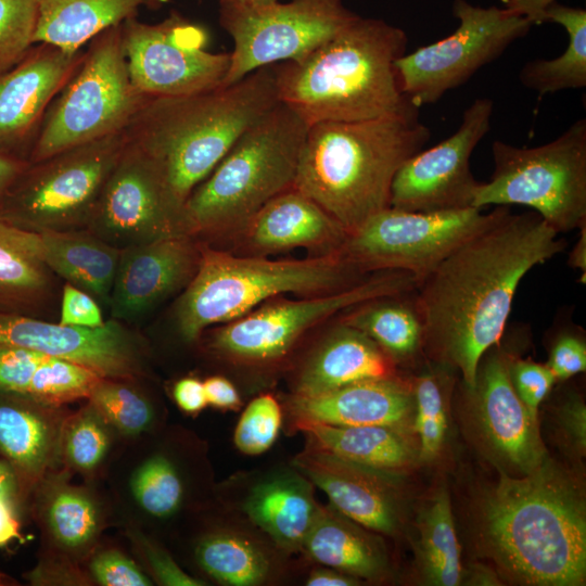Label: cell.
<instances>
[{"instance_id": "f6af8a7d", "label": "cell", "mask_w": 586, "mask_h": 586, "mask_svg": "<svg viewBox=\"0 0 586 586\" xmlns=\"http://www.w3.org/2000/svg\"><path fill=\"white\" fill-rule=\"evenodd\" d=\"M509 377L519 398L531 416L538 420V408L557 382L546 364L515 355L509 364Z\"/></svg>"}, {"instance_id": "277c9868", "label": "cell", "mask_w": 586, "mask_h": 586, "mask_svg": "<svg viewBox=\"0 0 586 586\" xmlns=\"http://www.w3.org/2000/svg\"><path fill=\"white\" fill-rule=\"evenodd\" d=\"M430 137L418 107L366 120L313 124L293 188L349 233L390 207L396 173Z\"/></svg>"}, {"instance_id": "680465c9", "label": "cell", "mask_w": 586, "mask_h": 586, "mask_svg": "<svg viewBox=\"0 0 586 586\" xmlns=\"http://www.w3.org/2000/svg\"><path fill=\"white\" fill-rule=\"evenodd\" d=\"M28 161L0 154V196L27 166Z\"/></svg>"}, {"instance_id": "ffe728a7", "label": "cell", "mask_w": 586, "mask_h": 586, "mask_svg": "<svg viewBox=\"0 0 586 586\" xmlns=\"http://www.w3.org/2000/svg\"><path fill=\"white\" fill-rule=\"evenodd\" d=\"M0 347H18L86 366L104 379L143 373V346L119 320L98 328L52 323L30 315L0 311Z\"/></svg>"}, {"instance_id": "f1b7e54d", "label": "cell", "mask_w": 586, "mask_h": 586, "mask_svg": "<svg viewBox=\"0 0 586 586\" xmlns=\"http://www.w3.org/2000/svg\"><path fill=\"white\" fill-rule=\"evenodd\" d=\"M288 430L302 433L305 445L395 474H403L416 458L415 445L406 428L296 422Z\"/></svg>"}, {"instance_id": "11a10c76", "label": "cell", "mask_w": 586, "mask_h": 586, "mask_svg": "<svg viewBox=\"0 0 586 586\" xmlns=\"http://www.w3.org/2000/svg\"><path fill=\"white\" fill-rule=\"evenodd\" d=\"M305 586H357L361 581L336 569L319 565H304L300 578Z\"/></svg>"}, {"instance_id": "74e56055", "label": "cell", "mask_w": 586, "mask_h": 586, "mask_svg": "<svg viewBox=\"0 0 586 586\" xmlns=\"http://www.w3.org/2000/svg\"><path fill=\"white\" fill-rule=\"evenodd\" d=\"M131 489L140 507L162 520L176 515L187 497L180 466L164 453L151 456L137 469Z\"/></svg>"}, {"instance_id": "cb8c5ba5", "label": "cell", "mask_w": 586, "mask_h": 586, "mask_svg": "<svg viewBox=\"0 0 586 586\" xmlns=\"http://www.w3.org/2000/svg\"><path fill=\"white\" fill-rule=\"evenodd\" d=\"M201 245L194 237L178 235L122 250L107 306L111 317L135 320L183 291L198 271Z\"/></svg>"}, {"instance_id": "6da1fadb", "label": "cell", "mask_w": 586, "mask_h": 586, "mask_svg": "<svg viewBox=\"0 0 586 586\" xmlns=\"http://www.w3.org/2000/svg\"><path fill=\"white\" fill-rule=\"evenodd\" d=\"M566 242L537 213L496 217L475 232L417 285L413 295L430 361L453 368L473 386L483 354L507 329L521 280L561 254Z\"/></svg>"}, {"instance_id": "c3c4849f", "label": "cell", "mask_w": 586, "mask_h": 586, "mask_svg": "<svg viewBox=\"0 0 586 586\" xmlns=\"http://www.w3.org/2000/svg\"><path fill=\"white\" fill-rule=\"evenodd\" d=\"M95 579L105 586H148L151 581L126 556L116 550L99 553L90 564Z\"/></svg>"}, {"instance_id": "9f6ffc18", "label": "cell", "mask_w": 586, "mask_h": 586, "mask_svg": "<svg viewBox=\"0 0 586 586\" xmlns=\"http://www.w3.org/2000/svg\"><path fill=\"white\" fill-rule=\"evenodd\" d=\"M557 0H501L509 12L526 17L532 24H542L544 11Z\"/></svg>"}, {"instance_id": "44dd1931", "label": "cell", "mask_w": 586, "mask_h": 586, "mask_svg": "<svg viewBox=\"0 0 586 586\" xmlns=\"http://www.w3.org/2000/svg\"><path fill=\"white\" fill-rule=\"evenodd\" d=\"M217 512L193 548L194 561L208 578L225 586H280L300 578L305 565L301 557L219 501Z\"/></svg>"}, {"instance_id": "83f0119b", "label": "cell", "mask_w": 586, "mask_h": 586, "mask_svg": "<svg viewBox=\"0 0 586 586\" xmlns=\"http://www.w3.org/2000/svg\"><path fill=\"white\" fill-rule=\"evenodd\" d=\"M300 557L306 564L330 566L361 582H382L391 573L382 535L349 519L331 504L319 505Z\"/></svg>"}, {"instance_id": "ba28073f", "label": "cell", "mask_w": 586, "mask_h": 586, "mask_svg": "<svg viewBox=\"0 0 586 586\" xmlns=\"http://www.w3.org/2000/svg\"><path fill=\"white\" fill-rule=\"evenodd\" d=\"M416 288L411 273L381 270L339 292L302 300L277 296L214 329L206 347L249 386H267L276 375L285 373L304 339L318 326L371 298L407 294Z\"/></svg>"}, {"instance_id": "7402d4cb", "label": "cell", "mask_w": 586, "mask_h": 586, "mask_svg": "<svg viewBox=\"0 0 586 586\" xmlns=\"http://www.w3.org/2000/svg\"><path fill=\"white\" fill-rule=\"evenodd\" d=\"M84 49L36 43L0 74V154L28 161L51 102L74 74Z\"/></svg>"}, {"instance_id": "d590c367", "label": "cell", "mask_w": 586, "mask_h": 586, "mask_svg": "<svg viewBox=\"0 0 586 586\" xmlns=\"http://www.w3.org/2000/svg\"><path fill=\"white\" fill-rule=\"evenodd\" d=\"M411 378L415 398L416 430L420 438V458L434 459L441 451L447 430V399L454 378L453 368L430 361Z\"/></svg>"}, {"instance_id": "e0dca14e", "label": "cell", "mask_w": 586, "mask_h": 586, "mask_svg": "<svg viewBox=\"0 0 586 586\" xmlns=\"http://www.w3.org/2000/svg\"><path fill=\"white\" fill-rule=\"evenodd\" d=\"M493 111L492 99H475L451 136L409 157L394 177L390 206L408 212L473 207L480 182L471 171L470 158L489 131Z\"/></svg>"}, {"instance_id": "8992f818", "label": "cell", "mask_w": 586, "mask_h": 586, "mask_svg": "<svg viewBox=\"0 0 586 586\" xmlns=\"http://www.w3.org/2000/svg\"><path fill=\"white\" fill-rule=\"evenodd\" d=\"M368 275L340 252L275 260L238 255L202 242L198 271L175 307L176 326L186 342H194L206 328L234 320L270 298L284 293H334Z\"/></svg>"}, {"instance_id": "bcb514c9", "label": "cell", "mask_w": 586, "mask_h": 586, "mask_svg": "<svg viewBox=\"0 0 586 586\" xmlns=\"http://www.w3.org/2000/svg\"><path fill=\"white\" fill-rule=\"evenodd\" d=\"M107 444V435L99 421L91 416H82L69 428L66 453L77 468L90 470L102 460Z\"/></svg>"}, {"instance_id": "be15d7a7", "label": "cell", "mask_w": 586, "mask_h": 586, "mask_svg": "<svg viewBox=\"0 0 586 586\" xmlns=\"http://www.w3.org/2000/svg\"><path fill=\"white\" fill-rule=\"evenodd\" d=\"M169 1L170 0H144V7H148L150 9H157Z\"/></svg>"}, {"instance_id": "603a6c76", "label": "cell", "mask_w": 586, "mask_h": 586, "mask_svg": "<svg viewBox=\"0 0 586 586\" xmlns=\"http://www.w3.org/2000/svg\"><path fill=\"white\" fill-rule=\"evenodd\" d=\"M291 461L349 519L380 535L399 533L405 510L402 474L342 459L308 445Z\"/></svg>"}, {"instance_id": "ab89813d", "label": "cell", "mask_w": 586, "mask_h": 586, "mask_svg": "<svg viewBox=\"0 0 586 586\" xmlns=\"http://www.w3.org/2000/svg\"><path fill=\"white\" fill-rule=\"evenodd\" d=\"M281 400L270 392H260L242 409L233 430L235 448L246 456H259L269 450L283 426Z\"/></svg>"}, {"instance_id": "94428289", "label": "cell", "mask_w": 586, "mask_h": 586, "mask_svg": "<svg viewBox=\"0 0 586 586\" xmlns=\"http://www.w3.org/2000/svg\"><path fill=\"white\" fill-rule=\"evenodd\" d=\"M16 487V479L13 469L0 461V498L11 499Z\"/></svg>"}, {"instance_id": "b9f144b4", "label": "cell", "mask_w": 586, "mask_h": 586, "mask_svg": "<svg viewBox=\"0 0 586 586\" xmlns=\"http://www.w3.org/2000/svg\"><path fill=\"white\" fill-rule=\"evenodd\" d=\"M48 517L52 533L67 547H79L90 542L98 526L92 501L75 491L66 489L55 494Z\"/></svg>"}, {"instance_id": "4dcf8cb0", "label": "cell", "mask_w": 586, "mask_h": 586, "mask_svg": "<svg viewBox=\"0 0 586 586\" xmlns=\"http://www.w3.org/2000/svg\"><path fill=\"white\" fill-rule=\"evenodd\" d=\"M413 292L371 298L337 319L371 339L396 367L411 366L424 355L423 324Z\"/></svg>"}, {"instance_id": "30bf717a", "label": "cell", "mask_w": 586, "mask_h": 586, "mask_svg": "<svg viewBox=\"0 0 586 586\" xmlns=\"http://www.w3.org/2000/svg\"><path fill=\"white\" fill-rule=\"evenodd\" d=\"M494 169L477 186L472 206L524 205L558 233L586 225V119L534 148L495 140Z\"/></svg>"}, {"instance_id": "8d00e7d4", "label": "cell", "mask_w": 586, "mask_h": 586, "mask_svg": "<svg viewBox=\"0 0 586 586\" xmlns=\"http://www.w3.org/2000/svg\"><path fill=\"white\" fill-rule=\"evenodd\" d=\"M51 434L46 421L29 407L0 402V450L26 473H38L47 463Z\"/></svg>"}, {"instance_id": "6f0895ef", "label": "cell", "mask_w": 586, "mask_h": 586, "mask_svg": "<svg viewBox=\"0 0 586 586\" xmlns=\"http://www.w3.org/2000/svg\"><path fill=\"white\" fill-rule=\"evenodd\" d=\"M20 537L18 523L11 499L0 498V547Z\"/></svg>"}, {"instance_id": "d4e9b609", "label": "cell", "mask_w": 586, "mask_h": 586, "mask_svg": "<svg viewBox=\"0 0 586 586\" xmlns=\"http://www.w3.org/2000/svg\"><path fill=\"white\" fill-rule=\"evenodd\" d=\"M286 428L296 422L331 425H391L409 429L415 415L410 379H370L314 395L281 399Z\"/></svg>"}, {"instance_id": "7dc6e473", "label": "cell", "mask_w": 586, "mask_h": 586, "mask_svg": "<svg viewBox=\"0 0 586 586\" xmlns=\"http://www.w3.org/2000/svg\"><path fill=\"white\" fill-rule=\"evenodd\" d=\"M49 355L18 347H0V393L25 396L36 369Z\"/></svg>"}, {"instance_id": "4316f807", "label": "cell", "mask_w": 586, "mask_h": 586, "mask_svg": "<svg viewBox=\"0 0 586 586\" xmlns=\"http://www.w3.org/2000/svg\"><path fill=\"white\" fill-rule=\"evenodd\" d=\"M348 232L310 198L291 188L268 201L231 239L234 254L266 256L295 247L339 252Z\"/></svg>"}, {"instance_id": "91938a15", "label": "cell", "mask_w": 586, "mask_h": 586, "mask_svg": "<svg viewBox=\"0 0 586 586\" xmlns=\"http://www.w3.org/2000/svg\"><path fill=\"white\" fill-rule=\"evenodd\" d=\"M579 235L573 249L569 253L568 264L571 268L579 270L586 281V225L581 227Z\"/></svg>"}, {"instance_id": "8fae6325", "label": "cell", "mask_w": 586, "mask_h": 586, "mask_svg": "<svg viewBox=\"0 0 586 586\" xmlns=\"http://www.w3.org/2000/svg\"><path fill=\"white\" fill-rule=\"evenodd\" d=\"M125 141L123 131L28 162L0 196V215L35 233L85 229Z\"/></svg>"}, {"instance_id": "6125c7cd", "label": "cell", "mask_w": 586, "mask_h": 586, "mask_svg": "<svg viewBox=\"0 0 586 586\" xmlns=\"http://www.w3.org/2000/svg\"><path fill=\"white\" fill-rule=\"evenodd\" d=\"M279 0H219L221 3H227L241 8H262L271 5Z\"/></svg>"}, {"instance_id": "52a82bcc", "label": "cell", "mask_w": 586, "mask_h": 586, "mask_svg": "<svg viewBox=\"0 0 586 586\" xmlns=\"http://www.w3.org/2000/svg\"><path fill=\"white\" fill-rule=\"evenodd\" d=\"M308 125L278 102L249 127L186 202L190 234L232 239L294 187Z\"/></svg>"}, {"instance_id": "5bb4252c", "label": "cell", "mask_w": 586, "mask_h": 586, "mask_svg": "<svg viewBox=\"0 0 586 586\" xmlns=\"http://www.w3.org/2000/svg\"><path fill=\"white\" fill-rule=\"evenodd\" d=\"M358 16L343 0L278 1L262 8L219 2V24L233 40L230 66L219 87L260 67L303 59Z\"/></svg>"}, {"instance_id": "836d02e7", "label": "cell", "mask_w": 586, "mask_h": 586, "mask_svg": "<svg viewBox=\"0 0 586 586\" xmlns=\"http://www.w3.org/2000/svg\"><path fill=\"white\" fill-rule=\"evenodd\" d=\"M543 22H553L565 28L569 43L555 59L527 62L519 73L521 84L539 98L564 89L586 86V11L558 1L546 8Z\"/></svg>"}, {"instance_id": "9c48e42d", "label": "cell", "mask_w": 586, "mask_h": 586, "mask_svg": "<svg viewBox=\"0 0 586 586\" xmlns=\"http://www.w3.org/2000/svg\"><path fill=\"white\" fill-rule=\"evenodd\" d=\"M148 98L130 79L122 23L101 31L48 107L28 162L123 132Z\"/></svg>"}, {"instance_id": "f546056e", "label": "cell", "mask_w": 586, "mask_h": 586, "mask_svg": "<svg viewBox=\"0 0 586 586\" xmlns=\"http://www.w3.org/2000/svg\"><path fill=\"white\" fill-rule=\"evenodd\" d=\"M39 234V257L54 275L109 306L122 250L87 229Z\"/></svg>"}, {"instance_id": "f5cc1de1", "label": "cell", "mask_w": 586, "mask_h": 586, "mask_svg": "<svg viewBox=\"0 0 586 586\" xmlns=\"http://www.w3.org/2000/svg\"><path fill=\"white\" fill-rule=\"evenodd\" d=\"M207 405L222 411H239L243 398L235 383L225 375H212L203 381Z\"/></svg>"}, {"instance_id": "ac0fdd59", "label": "cell", "mask_w": 586, "mask_h": 586, "mask_svg": "<svg viewBox=\"0 0 586 586\" xmlns=\"http://www.w3.org/2000/svg\"><path fill=\"white\" fill-rule=\"evenodd\" d=\"M502 336L481 357L473 386L462 388L488 450L513 472L524 475L538 469L548 456L535 420L515 393L509 364L515 356Z\"/></svg>"}, {"instance_id": "7bdbcfd3", "label": "cell", "mask_w": 586, "mask_h": 586, "mask_svg": "<svg viewBox=\"0 0 586 586\" xmlns=\"http://www.w3.org/2000/svg\"><path fill=\"white\" fill-rule=\"evenodd\" d=\"M38 0H0V74L16 65L35 44Z\"/></svg>"}, {"instance_id": "484cf974", "label": "cell", "mask_w": 586, "mask_h": 586, "mask_svg": "<svg viewBox=\"0 0 586 586\" xmlns=\"http://www.w3.org/2000/svg\"><path fill=\"white\" fill-rule=\"evenodd\" d=\"M285 373L289 393L294 395H314L398 375L396 365L371 339L339 319L296 353Z\"/></svg>"}, {"instance_id": "f907efd6", "label": "cell", "mask_w": 586, "mask_h": 586, "mask_svg": "<svg viewBox=\"0 0 586 586\" xmlns=\"http://www.w3.org/2000/svg\"><path fill=\"white\" fill-rule=\"evenodd\" d=\"M559 431L568 447L578 457L586 450V407L582 397L571 394L558 408Z\"/></svg>"}, {"instance_id": "d6986e66", "label": "cell", "mask_w": 586, "mask_h": 586, "mask_svg": "<svg viewBox=\"0 0 586 586\" xmlns=\"http://www.w3.org/2000/svg\"><path fill=\"white\" fill-rule=\"evenodd\" d=\"M216 497L297 557L320 505L315 485L291 460L239 471L217 487Z\"/></svg>"}, {"instance_id": "816d5d0a", "label": "cell", "mask_w": 586, "mask_h": 586, "mask_svg": "<svg viewBox=\"0 0 586 586\" xmlns=\"http://www.w3.org/2000/svg\"><path fill=\"white\" fill-rule=\"evenodd\" d=\"M148 561L157 581L163 585L171 586H201L202 579L187 574L163 549L146 544L144 546Z\"/></svg>"}, {"instance_id": "3957f363", "label": "cell", "mask_w": 586, "mask_h": 586, "mask_svg": "<svg viewBox=\"0 0 586 586\" xmlns=\"http://www.w3.org/2000/svg\"><path fill=\"white\" fill-rule=\"evenodd\" d=\"M407 44L402 28L358 16L303 59L275 64L279 101L308 126L372 119L417 107L402 91L395 67Z\"/></svg>"}, {"instance_id": "4fadbf2b", "label": "cell", "mask_w": 586, "mask_h": 586, "mask_svg": "<svg viewBox=\"0 0 586 586\" xmlns=\"http://www.w3.org/2000/svg\"><path fill=\"white\" fill-rule=\"evenodd\" d=\"M498 211L499 206L486 214L475 207L408 212L390 206L349 232L339 252L365 273L406 271L418 285Z\"/></svg>"}, {"instance_id": "1f68e13d", "label": "cell", "mask_w": 586, "mask_h": 586, "mask_svg": "<svg viewBox=\"0 0 586 586\" xmlns=\"http://www.w3.org/2000/svg\"><path fill=\"white\" fill-rule=\"evenodd\" d=\"M52 275L39 257V234L0 215V311L31 316L48 302Z\"/></svg>"}, {"instance_id": "681fc988", "label": "cell", "mask_w": 586, "mask_h": 586, "mask_svg": "<svg viewBox=\"0 0 586 586\" xmlns=\"http://www.w3.org/2000/svg\"><path fill=\"white\" fill-rule=\"evenodd\" d=\"M104 322L98 302L89 293L66 282L62 290L59 323L98 328Z\"/></svg>"}, {"instance_id": "db71d44e", "label": "cell", "mask_w": 586, "mask_h": 586, "mask_svg": "<svg viewBox=\"0 0 586 586\" xmlns=\"http://www.w3.org/2000/svg\"><path fill=\"white\" fill-rule=\"evenodd\" d=\"M173 397L177 406L189 415H196L207 406L203 381L194 377L179 379L174 384Z\"/></svg>"}, {"instance_id": "f35d334b", "label": "cell", "mask_w": 586, "mask_h": 586, "mask_svg": "<svg viewBox=\"0 0 586 586\" xmlns=\"http://www.w3.org/2000/svg\"><path fill=\"white\" fill-rule=\"evenodd\" d=\"M102 379L86 366L47 356L36 369L24 397L50 404L89 397Z\"/></svg>"}, {"instance_id": "60d3db41", "label": "cell", "mask_w": 586, "mask_h": 586, "mask_svg": "<svg viewBox=\"0 0 586 586\" xmlns=\"http://www.w3.org/2000/svg\"><path fill=\"white\" fill-rule=\"evenodd\" d=\"M89 398L92 406L125 434L143 432L154 418L150 403L117 380L102 379Z\"/></svg>"}, {"instance_id": "2e32d148", "label": "cell", "mask_w": 586, "mask_h": 586, "mask_svg": "<svg viewBox=\"0 0 586 586\" xmlns=\"http://www.w3.org/2000/svg\"><path fill=\"white\" fill-rule=\"evenodd\" d=\"M122 34L130 79L149 98L217 88L230 66V53L208 51L207 31L176 12L154 24L128 18Z\"/></svg>"}, {"instance_id": "e575fe53", "label": "cell", "mask_w": 586, "mask_h": 586, "mask_svg": "<svg viewBox=\"0 0 586 586\" xmlns=\"http://www.w3.org/2000/svg\"><path fill=\"white\" fill-rule=\"evenodd\" d=\"M417 569L422 581L435 586H456L463 581L449 494L440 488L417 519Z\"/></svg>"}, {"instance_id": "9a60e30c", "label": "cell", "mask_w": 586, "mask_h": 586, "mask_svg": "<svg viewBox=\"0 0 586 586\" xmlns=\"http://www.w3.org/2000/svg\"><path fill=\"white\" fill-rule=\"evenodd\" d=\"M85 229L119 250L191 235L186 202L161 167L127 139Z\"/></svg>"}, {"instance_id": "5b68a950", "label": "cell", "mask_w": 586, "mask_h": 586, "mask_svg": "<svg viewBox=\"0 0 586 586\" xmlns=\"http://www.w3.org/2000/svg\"><path fill=\"white\" fill-rule=\"evenodd\" d=\"M278 102L275 65L264 66L228 87L148 98L124 135L187 202L239 137Z\"/></svg>"}, {"instance_id": "d6a6232c", "label": "cell", "mask_w": 586, "mask_h": 586, "mask_svg": "<svg viewBox=\"0 0 586 586\" xmlns=\"http://www.w3.org/2000/svg\"><path fill=\"white\" fill-rule=\"evenodd\" d=\"M144 0H38L34 42L79 50L101 31L136 17Z\"/></svg>"}, {"instance_id": "ee69618b", "label": "cell", "mask_w": 586, "mask_h": 586, "mask_svg": "<svg viewBox=\"0 0 586 586\" xmlns=\"http://www.w3.org/2000/svg\"><path fill=\"white\" fill-rule=\"evenodd\" d=\"M549 347L547 367L557 381H566L586 370V341L584 330L576 326L571 315L557 318Z\"/></svg>"}, {"instance_id": "7c38bea8", "label": "cell", "mask_w": 586, "mask_h": 586, "mask_svg": "<svg viewBox=\"0 0 586 586\" xmlns=\"http://www.w3.org/2000/svg\"><path fill=\"white\" fill-rule=\"evenodd\" d=\"M451 13L459 22L451 35L395 62L402 91L419 109L467 82L533 26L505 8H482L467 0H454Z\"/></svg>"}, {"instance_id": "7a4b0ae2", "label": "cell", "mask_w": 586, "mask_h": 586, "mask_svg": "<svg viewBox=\"0 0 586 586\" xmlns=\"http://www.w3.org/2000/svg\"><path fill=\"white\" fill-rule=\"evenodd\" d=\"M480 537L488 557L519 584L585 583L584 496L549 459L520 477L500 474L481 501Z\"/></svg>"}]
</instances>
